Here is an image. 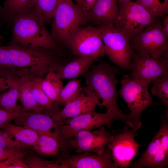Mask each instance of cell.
I'll use <instances>...</instances> for the list:
<instances>
[{"mask_svg":"<svg viewBox=\"0 0 168 168\" xmlns=\"http://www.w3.org/2000/svg\"><path fill=\"white\" fill-rule=\"evenodd\" d=\"M91 69L84 75L86 86L82 92L86 95H94L101 100L99 105L104 106L107 111H112L116 115L117 120L125 123L126 114L117 105L119 92L116 86L120 81L116 76L120 72L118 68L111 66L101 61L92 64Z\"/></svg>","mask_w":168,"mask_h":168,"instance_id":"cell-1","label":"cell"},{"mask_svg":"<svg viewBox=\"0 0 168 168\" xmlns=\"http://www.w3.org/2000/svg\"><path fill=\"white\" fill-rule=\"evenodd\" d=\"M41 14L34 8L17 16L12 25L10 43L24 47L40 48L59 51L60 49L46 28Z\"/></svg>","mask_w":168,"mask_h":168,"instance_id":"cell-2","label":"cell"},{"mask_svg":"<svg viewBox=\"0 0 168 168\" xmlns=\"http://www.w3.org/2000/svg\"><path fill=\"white\" fill-rule=\"evenodd\" d=\"M120 82V95L130 111L126 114L125 123L136 132L142 125L140 118L142 112L152 102L148 91L149 85L128 75H124Z\"/></svg>","mask_w":168,"mask_h":168,"instance_id":"cell-3","label":"cell"},{"mask_svg":"<svg viewBox=\"0 0 168 168\" xmlns=\"http://www.w3.org/2000/svg\"><path fill=\"white\" fill-rule=\"evenodd\" d=\"M53 19L52 38L68 46L76 31L88 22L81 7L72 0H59Z\"/></svg>","mask_w":168,"mask_h":168,"instance_id":"cell-4","label":"cell"},{"mask_svg":"<svg viewBox=\"0 0 168 168\" xmlns=\"http://www.w3.org/2000/svg\"><path fill=\"white\" fill-rule=\"evenodd\" d=\"M6 46L13 66L19 70L27 69L33 77L42 78L50 70L55 71L59 65L54 62L44 48L24 47L12 43Z\"/></svg>","mask_w":168,"mask_h":168,"instance_id":"cell-5","label":"cell"},{"mask_svg":"<svg viewBox=\"0 0 168 168\" xmlns=\"http://www.w3.org/2000/svg\"><path fill=\"white\" fill-rule=\"evenodd\" d=\"M168 36L160 21L155 19L130 42L133 52H143L153 58L160 59L168 54Z\"/></svg>","mask_w":168,"mask_h":168,"instance_id":"cell-6","label":"cell"},{"mask_svg":"<svg viewBox=\"0 0 168 168\" xmlns=\"http://www.w3.org/2000/svg\"><path fill=\"white\" fill-rule=\"evenodd\" d=\"M99 26L105 53L111 62L124 70H130L133 52L129 38L113 26Z\"/></svg>","mask_w":168,"mask_h":168,"instance_id":"cell-7","label":"cell"},{"mask_svg":"<svg viewBox=\"0 0 168 168\" xmlns=\"http://www.w3.org/2000/svg\"><path fill=\"white\" fill-rule=\"evenodd\" d=\"M111 135L112 140L107 147L112 159L118 168H127L138 154L141 146L134 139L136 132L126 125L123 129L113 130Z\"/></svg>","mask_w":168,"mask_h":168,"instance_id":"cell-8","label":"cell"},{"mask_svg":"<svg viewBox=\"0 0 168 168\" xmlns=\"http://www.w3.org/2000/svg\"><path fill=\"white\" fill-rule=\"evenodd\" d=\"M131 60L130 72L128 75L149 85L168 74V54L157 59L144 52H133Z\"/></svg>","mask_w":168,"mask_h":168,"instance_id":"cell-9","label":"cell"},{"mask_svg":"<svg viewBox=\"0 0 168 168\" xmlns=\"http://www.w3.org/2000/svg\"><path fill=\"white\" fill-rule=\"evenodd\" d=\"M119 4L120 19L115 27L126 35L129 39L156 19L136 0Z\"/></svg>","mask_w":168,"mask_h":168,"instance_id":"cell-10","label":"cell"},{"mask_svg":"<svg viewBox=\"0 0 168 168\" xmlns=\"http://www.w3.org/2000/svg\"><path fill=\"white\" fill-rule=\"evenodd\" d=\"M116 120V115L113 111L100 113L94 111L64 120L58 124V130L62 138L66 140L81 130L104 125L110 127Z\"/></svg>","mask_w":168,"mask_h":168,"instance_id":"cell-11","label":"cell"},{"mask_svg":"<svg viewBox=\"0 0 168 168\" xmlns=\"http://www.w3.org/2000/svg\"><path fill=\"white\" fill-rule=\"evenodd\" d=\"M68 47L78 57L92 56L97 58L105 54L99 26L89 25L79 28L73 35Z\"/></svg>","mask_w":168,"mask_h":168,"instance_id":"cell-12","label":"cell"},{"mask_svg":"<svg viewBox=\"0 0 168 168\" xmlns=\"http://www.w3.org/2000/svg\"><path fill=\"white\" fill-rule=\"evenodd\" d=\"M68 142L69 146L78 153L89 152L101 154L107 144L112 140V136L104 126L98 130L80 131Z\"/></svg>","mask_w":168,"mask_h":168,"instance_id":"cell-13","label":"cell"},{"mask_svg":"<svg viewBox=\"0 0 168 168\" xmlns=\"http://www.w3.org/2000/svg\"><path fill=\"white\" fill-rule=\"evenodd\" d=\"M63 155L57 161L63 168H118L107 147L101 154L85 152Z\"/></svg>","mask_w":168,"mask_h":168,"instance_id":"cell-14","label":"cell"},{"mask_svg":"<svg viewBox=\"0 0 168 168\" xmlns=\"http://www.w3.org/2000/svg\"><path fill=\"white\" fill-rule=\"evenodd\" d=\"M100 103L95 95H86L82 91L74 100L64 106L62 109L52 115L54 121L59 124L64 120L94 111Z\"/></svg>","mask_w":168,"mask_h":168,"instance_id":"cell-15","label":"cell"},{"mask_svg":"<svg viewBox=\"0 0 168 168\" xmlns=\"http://www.w3.org/2000/svg\"><path fill=\"white\" fill-rule=\"evenodd\" d=\"M117 2L118 0H97L86 15L88 22L115 27L120 19Z\"/></svg>","mask_w":168,"mask_h":168,"instance_id":"cell-16","label":"cell"},{"mask_svg":"<svg viewBox=\"0 0 168 168\" xmlns=\"http://www.w3.org/2000/svg\"><path fill=\"white\" fill-rule=\"evenodd\" d=\"M168 166V150L161 144L158 132L140 157L130 165L134 168H164Z\"/></svg>","mask_w":168,"mask_h":168,"instance_id":"cell-17","label":"cell"},{"mask_svg":"<svg viewBox=\"0 0 168 168\" xmlns=\"http://www.w3.org/2000/svg\"><path fill=\"white\" fill-rule=\"evenodd\" d=\"M13 121L16 124L37 132L49 131L53 128L58 127V123L49 115L34 111H21Z\"/></svg>","mask_w":168,"mask_h":168,"instance_id":"cell-18","label":"cell"},{"mask_svg":"<svg viewBox=\"0 0 168 168\" xmlns=\"http://www.w3.org/2000/svg\"><path fill=\"white\" fill-rule=\"evenodd\" d=\"M38 137L32 146L36 153L44 156H57L61 149L66 145L67 141L61 137L58 128L54 132H38Z\"/></svg>","mask_w":168,"mask_h":168,"instance_id":"cell-19","label":"cell"},{"mask_svg":"<svg viewBox=\"0 0 168 168\" xmlns=\"http://www.w3.org/2000/svg\"><path fill=\"white\" fill-rule=\"evenodd\" d=\"M18 99L25 110L42 112L46 110L35 101L32 94L30 75L27 69H20L17 81Z\"/></svg>","mask_w":168,"mask_h":168,"instance_id":"cell-20","label":"cell"},{"mask_svg":"<svg viewBox=\"0 0 168 168\" xmlns=\"http://www.w3.org/2000/svg\"><path fill=\"white\" fill-rule=\"evenodd\" d=\"M96 59L92 56H79L65 64L58 65L54 71L61 79L76 78L86 73Z\"/></svg>","mask_w":168,"mask_h":168,"instance_id":"cell-21","label":"cell"},{"mask_svg":"<svg viewBox=\"0 0 168 168\" xmlns=\"http://www.w3.org/2000/svg\"><path fill=\"white\" fill-rule=\"evenodd\" d=\"M33 8L31 0H5L3 6L0 7V23L12 25L17 16Z\"/></svg>","mask_w":168,"mask_h":168,"instance_id":"cell-22","label":"cell"},{"mask_svg":"<svg viewBox=\"0 0 168 168\" xmlns=\"http://www.w3.org/2000/svg\"><path fill=\"white\" fill-rule=\"evenodd\" d=\"M2 129L12 138L29 147L33 146L38 137V132L11 122L6 124Z\"/></svg>","mask_w":168,"mask_h":168,"instance_id":"cell-23","label":"cell"},{"mask_svg":"<svg viewBox=\"0 0 168 168\" xmlns=\"http://www.w3.org/2000/svg\"><path fill=\"white\" fill-rule=\"evenodd\" d=\"M61 80L53 69L48 72L44 78L41 79L40 86L42 89L49 98L54 102L58 99L63 86Z\"/></svg>","mask_w":168,"mask_h":168,"instance_id":"cell-24","label":"cell"},{"mask_svg":"<svg viewBox=\"0 0 168 168\" xmlns=\"http://www.w3.org/2000/svg\"><path fill=\"white\" fill-rule=\"evenodd\" d=\"M82 88L80 80L76 78L70 79L62 87L55 104L57 105L64 106L76 98L82 92Z\"/></svg>","mask_w":168,"mask_h":168,"instance_id":"cell-25","label":"cell"},{"mask_svg":"<svg viewBox=\"0 0 168 168\" xmlns=\"http://www.w3.org/2000/svg\"><path fill=\"white\" fill-rule=\"evenodd\" d=\"M17 80L10 88L0 94V107L11 112L21 111L17 104L18 99Z\"/></svg>","mask_w":168,"mask_h":168,"instance_id":"cell-26","label":"cell"},{"mask_svg":"<svg viewBox=\"0 0 168 168\" xmlns=\"http://www.w3.org/2000/svg\"><path fill=\"white\" fill-rule=\"evenodd\" d=\"M42 78H36L30 75V82L33 96L37 103L52 114L54 113V102L50 100L40 86V81Z\"/></svg>","mask_w":168,"mask_h":168,"instance_id":"cell-27","label":"cell"},{"mask_svg":"<svg viewBox=\"0 0 168 168\" xmlns=\"http://www.w3.org/2000/svg\"><path fill=\"white\" fill-rule=\"evenodd\" d=\"M33 7L42 15L45 23L53 19L59 0H31Z\"/></svg>","mask_w":168,"mask_h":168,"instance_id":"cell-28","label":"cell"},{"mask_svg":"<svg viewBox=\"0 0 168 168\" xmlns=\"http://www.w3.org/2000/svg\"><path fill=\"white\" fill-rule=\"evenodd\" d=\"M144 7L155 19L168 14V0H136Z\"/></svg>","mask_w":168,"mask_h":168,"instance_id":"cell-29","label":"cell"},{"mask_svg":"<svg viewBox=\"0 0 168 168\" xmlns=\"http://www.w3.org/2000/svg\"><path fill=\"white\" fill-rule=\"evenodd\" d=\"M151 89L152 96L157 97L166 108L168 107V74L158 78L152 82Z\"/></svg>","mask_w":168,"mask_h":168,"instance_id":"cell-30","label":"cell"},{"mask_svg":"<svg viewBox=\"0 0 168 168\" xmlns=\"http://www.w3.org/2000/svg\"><path fill=\"white\" fill-rule=\"evenodd\" d=\"M19 77V70L0 68V94L12 86Z\"/></svg>","mask_w":168,"mask_h":168,"instance_id":"cell-31","label":"cell"},{"mask_svg":"<svg viewBox=\"0 0 168 168\" xmlns=\"http://www.w3.org/2000/svg\"><path fill=\"white\" fill-rule=\"evenodd\" d=\"M24 161L30 168H62L57 160L46 161L36 156H29Z\"/></svg>","mask_w":168,"mask_h":168,"instance_id":"cell-32","label":"cell"},{"mask_svg":"<svg viewBox=\"0 0 168 168\" xmlns=\"http://www.w3.org/2000/svg\"><path fill=\"white\" fill-rule=\"evenodd\" d=\"M28 147L20 141L13 139L7 133L0 129V147L23 149Z\"/></svg>","mask_w":168,"mask_h":168,"instance_id":"cell-33","label":"cell"},{"mask_svg":"<svg viewBox=\"0 0 168 168\" xmlns=\"http://www.w3.org/2000/svg\"><path fill=\"white\" fill-rule=\"evenodd\" d=\"M0 68L18 70L12 63L7 46H0Z\"/></svg>","mask_w":168,"mask_h":168,"instance_id":"cell-34","label":"cell"},{"mask_svg":"<svg viewBox=\"0 0 168 168\" xmlns=\"http://www.w3.org/2000/svg\"><path fill=\"white\" fill-rule=\"evenodd\" d=\"M20 113L10 112L0 107V129L13 121Z\"/></svg>","mask_w":168,"mask_h":168,"instance_id":"cell-35","label":"cell"},{"mask_svg":"<svg viewBox=\"0 0 168 168\" xmlns=\"http://www.w3.org/2000/svg\"><path fill=\"white\" fill-rule=\"evenodd\" d=\"M24 152L22 149L19 148L7 149L0 147V162Z\"/></svg>","mask_w":168,"mask_h":168,"instance_id":"cell-36","label":"cell"},{"mask_svg":"<svg viewBox=\"0 0 168 168\" xmlns=\"http://www.w3.org/2000/svg\"><path fill=\"white\" fill-rule=\"evenodd\" d=\"M97 0H83L82 9L86 15Z\"/></svg>","mask_w":168,"mask_h":168,"instance_id":"cell-37","label":"cell"},{"mask_svg":"<svg viewBox=\"0 0 168 168\" xmlns=\"http://www.w3.org/2000/svg\"><path fill=\"white\" fill-rule=\"evenodd\" d=\"M163 18L162 22L163 30L168 36V15H166L162 17Z\"/></svg>","mask_w":168,"mask_h":168,"instance_id":"cell-38","label":"cell"},{"mask_svg":"<svg viewBox=\"0 0 168 168\" xmlns=\"http://www.w3.org/2000/svg\"><path fill=\"white\" fill-rule=\"evenodd\" d=\"M72 0V1L74 0V1H75L76 2L77 4L80 7H82V5L83 0Z\"/></svg>","mask_w":168,"mask_h":168,"instance_id":"cell-39","label":"cell"},{"mask_svg":"<svg viewBox=\"0 0 168 168\" xmlns=\"http://www.w3.org/2000/svg\"><path fill=\"white\" fill-rule=\"evenodd\" d=\"M131 0H118V1H119V2H128Z\"/></svg>","mask_w":168,"mask_h":168,"instance_id":"cell-40","label":"cell"}]
</instances>
